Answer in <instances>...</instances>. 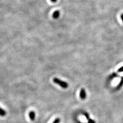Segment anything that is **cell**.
I'll return each instance as SVG.
<instances>
[{"mask_svg": "<svg viewBox=\"0 0 123 123\" xmlns=\"http://www.w3.org/2000/svg\"><path fill=\"white\" fill-rule=\"evenodd\" d=\"M53 80L54 83L59 85L61 87H62L63 88H65V89H66V88H68V84L66 82L62 81V80H61L60 79H57L56 78H54Z\"/></svg>", "mask_w": 123, "mask_h": 123, "instance_id": "6da1fadb", "label": "cell"}, {"mask_svg": "<svg viewBox=\"0 0 123 123\" xmlns=\"http://www.w3.org/2000/svg\"><path fill=\"white\" fill-rule=\"evenodd\" d=\"M80 98L82 99H85L86 98V93L84 89L82 88L80 91Z\"/></svg>", "mask_w": 123, "mask_h": 123, "instance_id": "7a4b0ae2", "label": "cell"}, {"mask_svg": "<svg viewBox=\"0 0 123 123\" xmlns=\"http://www.w3.org/2000/svg\"><path fill=\"white\" fill-rule=\"evenodd\" d=\"M60 11L59 10H56L52 14V17L56 19L57 18H59V17H60Z\"/></svg>", "mask_w": 123, "mask_h": 123, "instance_id": "3957f363", "label": "cell"}, {"mask_svg": "<svg viewBox=\"0 0 123 123\" xmlns=\"http://www.w3.org/2000/svg\"><path fill=\"white\" fill-rule=\"evenodd\" d=\"M29 115L31 120V121L34 120V118H35V117H36V114L34 113V111H31V112H30L29 113Z\"/></svg>", "mask_w": 123, "mask_h": 123, "instance_id": "277c9868", "label": "cell"}, {"mask_svg": "<svg viewBox=\"0 0 123 123\" xmlns=\"http://www.w3.org/2000/svg\"><path fill=\"white\" fill-rule=\"evenodd\" d=\"M85 117H86L87 119L88 120V123H95V122L94 121L91 120V118H89V115H88V114L87 113H85Z\"/></svg>", "mask_w": 123, "mask_h": 123, "instance_id": "5b68a950", "label": "cell"}, {"mask_svg": "<svg viewBox=\"0 0 123 123\" xmlns=\"http://www.w3.org/2000/svg\"><path fill=\"white\" fill-rule=\"evenodd\" d=\"M6 114V112L5 110L3 109L0 107V116L1 117H4Z\"/></svg>", "mask_w": 123, "mask_h": 123, "instance_id": "8992f818", "label": "cell"}, {"mask_svg": "<svg viewBox=\"0 0 123 123\" xmlns=\"http://www.w3.org/2000/svg\"><path fill=\"white\" fill-rule=\"evenodd\" d=\"M123 85V77L122 80H121V82L120 83V84H119L118 85L117 87V89H120V88Z\"/></svg>", "mask_w": 123, "mask_h": 123, "instance_id": "52a82bcc", "label": "cell"}, {"mask_svg": "<svg viewBox=\"0 0 123 123\" xmlns=\"http://www.w3.org/2000/svg\"><path fill=\"white\" fill-rule=\"evenodd\" d=\"M60 122V118H57L54 121V122L52 123H59Z\"/></svg>", "mask_w": 123, "mask_h": 123, "instance_id": "ba28073f", "label": "cell"}, {"mask_svg": "<svg viewBox=\"0 0 123 123\" xmlns=\"http://www.w3.org/2000/svg\"><path fill=\"white\" fill-rule=\"evenodd\" d=\"M123 66L120 68V69L118 70V72H123Z\"/></svg>", "mask_w": 123, "mask_h": 123, "instance_id": "9c48e42d", "label": "cell"}, {"mask_svg": "<svg viewBox=\"0 0 123 123\" xmlns=\"http://www.w3.org/2000/svg\"><path fill=\"white\" fill-rule=\"evenodd\" d=\"M121 18L122 20V21H123V13L121 14Z\"/></svg>", "mask_w": 123, "mask_h": 123, "instance_id": "30bf717a", "label": "cell"}, {"mask_svg": "<svg viewBox=\"0 0 123 123\" xmlns=\"http://www.w3.org/2000/svg\"><path fill=\"white\" fill-rule=\"evenodd\" d=\"M50 1L52 2H53V3H55L57 1V0H50Z\"/></svg>", "mask_w": 123, "mask_h": 123, "instance_id": "8fae6325", "label": "cell"}]
</instances>
